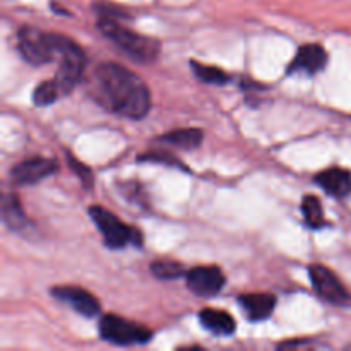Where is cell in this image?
<instances>
[{
  "mask_svg": "<svg viewBox=\"0 0 351 351\" xmlns=\"http://www.w3.org/2000/svg\"><path fill=\"white\" fill-rule=\"evenodd\" d=\"M98 27L110 41H113L132 60L141 62V64H153L160 55V41L136 33V31L113 21L112 17L99 19Z\"/></svg>",
  "mask_w": 351,
  "mask_h": 351,
  "instance_id": "obj_2",
  "label": "cell"
},
{
  "mask_svg": "<svg viewBox=\"0 0 351 351\" xmlns=\"http://www.w3.org/2000/svg\"><path fill=\"white\" fill-rule=\"evenodd\" d=\"M57 50L60 64H58L57 74H55V82L64 96L72 93V89L81 81L86 57L82 48L75 41L67 36H62V34H57Z\"/></svg>",
  "mask_w": 351,
  "mask_h": 351,
  "instance_id": "obj_3",
  "label": "cell"
},
{
  "mask_svg": "<svg viewBox=\"0 0 351 351\" xmlns=\"http://www.w3.org/2000/svg\"><path fill=\"white\" fill-rule=\"evenodd\" d=\"M308 276H311L312 288L322 300L331 305H338V307H345L350 304L351 297L348 290L331 269L322 264H312L308 267Z\"/></svg>",
  "mask_w": 351,
  "mask_h": 351,
  "instance_id": "obj_7",
  "label": "cell"
},
{
  "mask_svg": "<svg viewBox=\"0 0 351 351\" xmlns=\"http://www.w3.org/2000/svg\"><path fill=\"white\" fill-rule=\"evenodd\" d=\"M89 218L99 230V233L105 239V243L110 249H123L127 245H141L143 237L139 230H134L122 219L117 218L113 213L101 206H91L89 208Z\"/></svg>",
  "mask_w": 351,
  "mask_h": 351,
  "instance_id": "obj_5",
  "label": "cell"
},
{
  "mask_svg": "<svg viewBox=\"0 0 351 351\" xmlns=\"http://www.w3.org/2000/svg\"><path fill=\"white\" fill-rule=\"evenodd\" d=\"M191 69L195 74V77H197L199 81L206 82V84H225L230 79L228 75H226V72H223L221 69L213 67V65L199 64V62L195 60H191Z\"/></svg>",
  "mask_w": 351,
  "mask_h": 351,
  "instance_id": "obj_18",
  "label": "cell"
},
{
  "mask_svg": "<svg viewBox=\"0 0 351 351\" xmlns=\"http://www.w3.org/2000/svg\"><path fill=\"white\" fill-rule=\"evenodd\" d=\"M69 163H71L72 170L77 171V175H79V177H81V180H82V182H86V184H91V180H93L91 171H89L88 168L84 167V165L77 163V161H75V158H72L71 154H69Z\"/></svg>",
  "mask_w": 351,
  "mask_h": 351,
  "instance_id": "obj_21",
  "label": "cell"
},
{
  "mask_svg": "<svg viewBox=\"0 0 351 351\" xmlns=\"http://www.w3.org/2000/svg\"><path fill=\"white\" fill-rule=\"evenodd\" d=\"M51 295L57 300L69 305L74 312L84 315V317H96L99 314V311H101V305H99L98 298L89 293V291H86L84 288L57 287L51 290Z\"/></svg>",
  "mask_w": 351,
  "mask_h": 351,
  "instance_id": "obj_10",
  "label": "cell"
},
{
  "mask_svg": "<svg viewBox=\"0 0 351 351\" xmlns=\"http://www.w3.org/2000/svg\"><path fill=\"white\" fill-rule=\"evenodd\" d=\"M326 64H328V51L324 50V47L317 43H308L298 48L297 55L288 65L287 72L288 74L302 72V74L314 75L321 72L326 67Z\"/></svg>",
  "mask_w": 351,
  "mask_h": 351,
  "instance_id": "obj_11",
  "label": "cell"
},
{
  "mask_svg": "<svg viewBox=\"0 0 351 351\" xmlns=\"http://www.w3.org/2000/svg\"><path fill=\"white\" fill-rule=\"evenodd\" d=\"M239 302L247 317L254 322L266 321L273 314L274 307H276V298L269 293L240 295Z\"/></svg>",
  "mask_w": 351,
  "mask_h": 351,
  "instance_id": "obj_13",
  "label": "cell"
},
{
  "mask_svg": "<svg viewBox=\"0 0 351 351\" xmlns=\"http://www.w3.org/2000/svg\"><path fill=\"white\" fill-rule=\"evenodd\" d=\"M17 51L31 65H47L58 58L57 34L24 26L17 33Z\"/></svg>",
  "mask_w": 351,
  "mask_h": 351,
  "instance_id": "obj_4",
  "label": "cell"
},
{
  "mask_svg": "<svg viewBox=\"0 0 351 351\" xmlns=\"http://www.w3.org/2000/svg\"><path fill=\"white\" fill-rule=\"evenodd\" d=\"M62 96L60 89H58L55 79H50V81H43L34 88L33 93V101L36 103L38 106H48L58 99Z\"/></svg>",
  "mask_w": 351,
  "mask_h": 351,
  "instance_id": "obj_19",
  "label": "cell"
},
{
  "mask_svg": "<svg viewBox=\"0 0 351 351\" xmlns=\"http://www.w3.org/2000/svg\"><path fill=\"white\" fill-rule=\"evenodd\" d=\"M151 273L158 278V280H177V278L184 276L185 271L180 263L175 261H156L151 264Z\"/></svg>",
  "mask_w": 351,
  "mask_h": 351,
  "instance_id": "obj_20",
  "label": "cell"
},
{
  "mask_svg": "<svg viewBox=\"0 0 351 351\" xmlns=\"http://www.w3.org/2000/svg\"><path fill=\"white\" fill-rule=\"evenodd\" d=\"M302 211H304V219L311 228H321L326 225L324 211H322V204L315 195H305L302 201Z\"/></svg>",
  "mask_w": 351,
  "mask_h": 351,
  "instance_id": "obj_17",
  "label": "cell"
},
{
  "mask_svg": "<svg viewBox=\"0 0 351 351\" xmlns=\"http://www.w3.org/2000/svg\"><path fill=\"white\" fill-rule=\"evenodd\" d=\"M57 170L58 163L50 158H26V160L14 165L12 170H10V180L21 187L23 185H34L53 175Z\"/></svg>",
  "mask_w": 351,
  "mask_h": 351,
  "instance_id": "obj_8",
  "label": "cell"
},
{
  "mask_svg": "<svg viewBox=\"0 0 351 351\" xmlns=\"http://www.w3.org/2000/svg\"><path fill=\"white\" fill-rule=\"evenodd\" d=\"M202 328L208 329L209 332L216 336H230L235 332L237 324L235 319L225 311H215V308H204L199 314Z\"/></svg>",
  "mask_w": 351,
  "mask_h": 351,
  "instance_id": "obj_14",
  "label": "cell"
},
{
  "mask_svg": "<svg viewBox=\"0 0 351 351\" xmlns=\"http://www.w3.org/2000/svg\"><path fill=\"white\" fill-rule=\"evenodd\" d=\"M99 336L105 341L119 346L144 345L151 339L153 332L144 326L120 317V315H103L99 321Z\"/></svg>",
  "mask_w": 351,
  "mask_h": 351,
  "instance_id": "obj_6",
  "label": "cell"
},
{
  "mask_svg": "<svg viewBox=\"0 0 351 351\" xmlns=\"http://www.w3.org/2000/svg\"><path fill=\"white\" fill-rule=\"evenodd\" d=\"M315 182L332 197H348L351 194V173L345 168H328L315 177Z\"/></svg>",
  "mask_w": 351,
  "mask_h": 351,
  "instance_id": "obj_12",
  "label": "cell"
},
{
  "mask_svg": "<svg viewBox=\"0 0 351 351\" xmlns=\"http://www.w3.org/2000/svg\"><path fill=\"white\" fill-rule=\"evenodd\" d=\"M93 91L105 108L125 119H143L151 108V93L146 82L115 62H103L96 67Z\"/></svg>",
  "mask_w": 351,
  "mask_h": 351,
  "instance_id": "obj_1",
  "label": "cell"
},
{
  "mask_svg": "<svg viewBox=\"0 0 351 351\" xmlns=\"http://www.w3.org/2000/svg\"><path fill=\"white\" fill-rule=\"evenodd\" d=\"M160 139L175 147H180V149H195L204 139V134L199 129H178L165 134Z\"/></svg>",
  "mask_w": 351,
  "mask_h": 351,
  "instance_id": "obj_16",
  "label": "cell"
},
{
  "mask_svg": "<svg viewBox=\"0 0 351 351\" xmlns=\"http://www.w3.org/2000/svg\"><path fill=\"white\" fill-rule=\"evenodd\" d=\"M2 218L3 223H5L10 230H16V232H23V230H26V226H29V219L24 215L17 195L14 194H7L5 197H3Z\"/></svg>",
  "mask_w": 351,
  "mask_h": 351,
  "instance_id": "obj_15",
  "label": "cell"
},
{
  "mask_svg": "<svg viewBox=\"0 0 351 351\" xmlns=\"http://www.w3.org/2000/svg\"><path fill=\"white\" fill-rule=\"evenodd\" d=\"M187 288L201 298H211L225 287V274L216 266H199L187 271Z\"/></svg>",
  "mask_w": 351,
  "mask_h": 351,
  "instance_id": "obj_9",
  "label": "cell"
}]
</instances>
